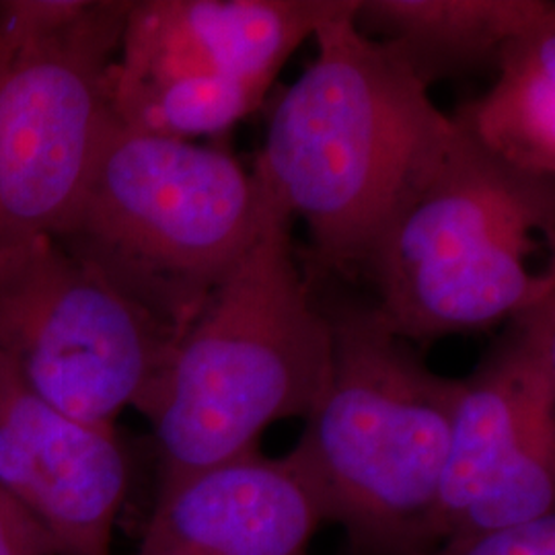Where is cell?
Returning a JSON list of instances; mask_svg holds the SVG:
<instances>
[{
  "mask_svg": "<svg viewBox=\"0 0 555 555\" xmlns=\"http://www.w3.org/2000/svg\"><path fill=\"white\" fill-rule=\"evenodd\" d=\"M318 59L278 100L256 173L300 215L321 270L362 263L455 137L428 85L354 20L315 34Z\"/></svg>",
  "mask_w": 555,
  "mask_h": 555,
  "instance_id": "cell-1",
  "label": "cell"
},
{
  "mask_svg": "<svg viewBox=\"0 0 555 555\" xmlns=\"http://www.w3.org/2000/svg\"><path fill=\"white\" fill-rule=\"evenodd\" d=\"M278 210L206 300L140 414L155 426L159 486L258 449L278 420L307 417L332 375L330 323Z\"/></svg>",
  "mask_w": 555,
  "mask_h": 555,
  "instance_id": "cell-2",
  "label": "cell"
},
{
  "mask_svg": "<svg viewBox=\"0 0 555 555\" xmlns=\"http://www.w3.org/2000/svg\"><path fill=\"white\" fill-rule=\"evenodd\" d=\"M323 315L332 375L293 453L350 555L428 552L461 380L433 373L377 305Z\"/></svg>",
  "mask_w": 555,
  "mask_h": 555,
  "instance_id": "cell-3",
  "label": "cell"
},
{
  "mask_svg": "<svg viewBox=\"0 0 555 555\" xmlns=\"http://www.w3.org/2000/svg\"><path fill=\"white\" fill-rule=\"evenodd\" d=\"M280 208L229 153L116 124L54 238L181 336Z\"/></svg>",
  "mask_w": 555,
  "mask_h": 555,
  "instance_id": "cell-4",
  "label": "cell"
},
{
  "mask_svg": "<svg viewBox=\"0 0 555 555\" xmlns=\"http://www.w3.org/2000/svg\"><path fill=\"white\" fill-rule=\"evenodd\" d=\"M554 222V178L516 171L456 128L362 261L380 315L405 341H433L533 307L555 293L554 266L527 263Z\"/></svg>",
  "mask_w": 555,
  "mask_h": 555,
  "instance_id": "cell-5",
  "label": "cell"
},
{
  "mask_svg": "<svg viewBox=\"0 0 555 555\" xmlns=\"http://www.w3.org/2000/svg\"><path fill=\"white\" fill-rule=\"evenodd\" d=\"M130 2H0V251L54 237L118 119L109 68Z\"/></svg>",
  "mask_w": 555,
  "mask_h": 555,
  "instance_id": "cell-6",
  "label": "cell"
},
{
  "mask_svg": "<svg viewBox=\"0 0 555 555\" xmlns=\"http://www.w3.org/2000/svg\"><path fill=\"white\" fill-rule=\"evenodd\" d=\"M179 336L50 235L0 251V357L60 412L116 426Z\"/></svg>",
  "mask_w": 555,
  "mask_h": 555,
  "instance_id": "cell-7",
  "label": "cell"
},
{
  "mask_svg": "<svg viewBox=\"0 0 555 555\" xmlns=\"http://www.w3.org/2000/svg\"><path fill=\"white\" fill-rule=\"evenodd\" d=\"M506 321L461 378L433 547L554 515L555 293Z\"/></svg>",
  "mask_w": 555,
  "mask_h": 555,
  "instance_id": "cell-8",
  "label": "cell"
},
{
  "mask_svg": "<svg viewBox=\"0 0 555 555\" xmlns=\"http://www.w3.org/2000/svg\"><path fill=\"white\" fill-rule=\"evenodd\" d=\"M360 0H142L130 2L109 68L114 116L160 91L278 73L327 23L354 20Z\"/></svg>",
  "mask_w": 555,
  "mask_h": 555,
  "instance_id": "cell-9",
  "label": "cell"
},
{
  "mask_svg": "<svg viewBox=\"0 0 555 555\" xmlns=\"http://www.w3.org/2000/svg\"><path fill=\"white\" fill-rule=\"evenodd\" d=\"M130 463L116 426L36 396L0 357V488L54 555H112Z\"/></svg>",
  "mask_w": 555,
  "mask_h": 555,
  "instance_id": "cell-10",
  "label": "cell"
},
{
  "mask_svg": "<svg viewBox=\"0 0 555 555\" xmlns=\"http://www.w3.org/2000/svg\"><path fill=\"white\" fill-rule=\"evenodd\" d=\"M323 498L291 451L251 453L160 483L137 555H309Z\"/></svg>",
  "mask_w": 555,
  "mask_h": 555,
  "instance_id": "cell-11",
  "label": "cell"
},
{
  "mask_svg": "<svg viewBox=\"0 0 555 555\" xmlns=\"http://www.w3.org/2000/svg\"><path fill=\"white\" fill-rule=\"evenodd\" d=\"M555 21L545 0H360L354 25L380 34L428 87L496 66L502 48Z\"/></svg>",
  "mask_w": 555,
  "mask_h": 555,
  "instance_id": "cell-12",
  "label": "cell"
},
{
  "mask_svg": "<svg viewBox=\"0 0 555 555\" xmlns=\"http://www.w3.org/2000/svg\"><path fill=\"white\" fill-rule=\"evenodd\" d=\"M496 68L490 93L459 107L453 124L516 171L554 178L555 21L508 41Z\"/></svg>",
  "mask_w": 555,
  "mask_h": 555,
  "instance_id": "cell-13",
  "label": "cell"
},
{
  "mask_svg": "<svg viewBox=\"0 0 555 555\" xmlns=\"http://www.w3.org/2000/svg\"><path fill=\"white\" fill-rule=\"evenodd\" d=\"M416 555H555V515L502 529L456 533Z\"/></svg>",
  "mask_w": 555,
  "mask_h": 555,
  "instance_id": "cell-14",
  "label": "cell"
},
{
  "mask_svg": "<svg viewBox=\"0 0 555 555\" xmlns=\"http://www.w3.org/2000/svg\"><path fill=\"white\" fill-rule=\"evenodd\" d=\"M0 555H54L34 522L0 488Z\"/></svg>",
  "mask_w": 555,
  "mask_h": 555,
  "instance_id": "cell-15",
  "label": "cell"
},
{
  "mask_svg": "<svg viewBox=\"0 0 555 555\" xmlns=\"http://www.w3.org/2000/svg\"><path fill=\"white\" fill-rule=\"evenodd\" d=\"M348 555H350V554H348Z\"/></svg>",
  "mask_w": 555,
  "mask_h": 555,
  "instance_id": "cell-16",
  "label": "cell"
}]
</instances>
